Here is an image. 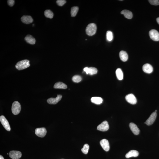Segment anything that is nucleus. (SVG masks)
<instances>
[{
  "label": "nucleus",
  "instance_id": "37",
  "mask_svg": "<svg viewBox=\"0 0 159 159\" xmlns=\"http://www.w3.org/2000/svg\"></svg>",
  "mask_w": 159,
  "mask_h": 159
},
{
  "label": "nucleus",
  "instance_id": "12",
  "mask_svg": "<svg viewBox=\"0 0 159 159\" xmlns=\"http://www.w3.org/2000/svg\"><path fill=\"white\" fill-rule=\"evenodd\" d=\"M62 96L61 95H58L55 98H50L47 100V102L50 104H55L60 101L62 98Z\"/></svg>",
  "mask_w": 159,
  "mask_h": 159
},
{
  "label": "nucleus",
  "instance_id": "36",
  "mask_svg": "<svg viewBox=\"0 0 159 159\" xmlns=\"http://www.w3.org/2000/svg\"><path fill=\"white\" fill-rule=\"evenodd\" d=\"M7 154H8V153H7Z\"/></svg>",
  "mask_w": 159,
  "mask_h": 159
},
{
  "label": "nucleus",
  "instance_id": "6",
  "mask_svg": "<svg viewBox=\"0 0 159 159\" xmlns=\"http://www.w3.org/2000/svg\"><path fill=\"white\" fill-rule=\"evenodd\" d=\"M0 121L3 126L7 131H9L11 130V128L7 120L3 115L1 116L0 117Z\"/></svg>",
  "mask_w": 159,
  "mask_h": 159
},
{
  "label": "nucleus",
  "instance_id": "3",
  "mask_svg": "<svg viewBox=\"0 0 159 159\" xmlns=\"http://www.w3.org/2000/svg\"><path fill=\"white\" fill-rule=\"evenodd\" d=\"M21 110V106L20 103L17 101H15L12 104V111L14 115H16L19 114Z\"/></svg>",
  "mask_w": 159,
  "mask_h": 159
},
{
  "label": "nucleus",
  "instance_id": "28",
  "mask_svg": "<svg viewBox=\"0 0 159 159\" xmlns=\"http://www.w3.org/2000/svg\"><path fill=\"white\" fill-rule=\"evenodd\" d=\"M97 70L95 68L91 67L89 68V74L93 75L97 74Z\"/></svg>",
  "mask_w": 159,
  "mask_h": 159
},
{
  "label": "nucleus",
  "instance_id": "18",
  "mask_svg": "<svg viewBox=\"0 0 159 159\" xmlns=\"http://www.w3.org/2000/svg\"><path fill=\"white\" fill-rule=\"evenodd\" d=\"M121 14L123 15L125 18L129 19H132L133 17L132 12L127 10H122L121 12Z\"/></svg>",
  "mask_w": 159,
  "mask_h": 159
},
{
  "label": "nucleus",
  "instance_id": "9",
  "mask_svg": "<svg viewBox=\"0 0 159 159\" xmlns=\"http://www.w3.org/2000/svg\"><path fill=\"white\" fill-rule=\"evenodd\" d=\"M125 99L128 103L132 104H136L137 99L134 95L132 94H128L125 97Z\"/></svg>",
  "mask_w": 159,
  "mask_h": 159
},
{
  "label": "nucleus",
  "instance_id": "26",
  "mask_svg": "<svg viewBox=\"0 0 159 159\" xmlns=\"http://www.w3.org/2000/svg\"><path fill=\"white\" fill-rule=\"evenodd\" d=\"M89 149V145L87 144H85L84 145L83 148L81 149L82 151L84 154H87L88 152Z\"/></svg>",
  "mask_w": 159,
  "mask_h": 159
},
{
  "label": "nucleus",
  "instance_id": "35",
  "mask_svg": "<svg viewBox=\"0 0 159 159\" xmlns=\"http://www.w3.org/2000/svg\"><path fill=\"white\" fill-rule=\"evenodd\" d=\"M157 110H156L155 112H157Z\"/></svg>",
  "mask_w": 159,
  "mask_h": 159
},
{
  "label": "nucleus",
  "instance_id": "25",
  "mask_svg": "<svg viewBox=\"0 0 159 159\" xmlns=\"http://www.w3.org/2000/svg\"><path fill=\"white\" fill-rule=\"evenodd\" d=\"M82 78L81 76L79 75H75L72 78V80L75 83H78L81 81Z\"/></svg>",
  "mask_w": 159,
  "mask_h": 159
},
{
  "label": "nucleus",
  "instance_id": "16",
  "mask_svg": "<svg viewBox=\"0 0 159 159\" xmlns=\"http://www.w3.org/2000/svg\"><path fill=\"white\" fill-rule=\"evenodd\" d=\"M119 57L121 61L125 62L127 61L128 56L127 53L124 51H121L119 53Z\"/></svg>",
  "mask_w": 159,
  "mask_h": 159
},
{
  "label": "nucleus",
  "instance_id": "11",
  "mask_svg": "<svg viewBox=\"0 0 159 159\" xmlns=\"http://www.w3.org/2000/svg\"><path fill=\"white\" fill-rule=\"evenodd\" d=\"M9 157L13 159H18L22 157L21 152L18 151H11L9 153Z\"/></svg>",
  "mask_w": 159,
  "mask_h": 159
},
{
  "label": "nucleus",
  "instance_id": "1",
  "mask_svg": "<svg viewBox=\"0 0 159 159\" xmlns=\"http://www.w3.org/2000/svg\"><path fill=\"white\" fill-rule=\"evenodd\" d=\"M30 66V61L28 60H24L17 62L15 67L18 70H21L28 68Z\"/></svg>",
  "mask_w": 159,
  "mask_h": 159
},
{
  "label": "nucleus",
  "instance_id": "7",
  "mask_svg": "<svg viewBox=\"0 0 159 159\" xmlns=\"http://www.w3.org/2000/svg\"><path fill=\"white\" fill-rule=\"evenodd\" d=\"M109 129V125L107 121H103L97 127V130L105 132L108 131Z\"/></svg>",
  "mask_w": 159,
  "mask_h": 159
},
{
  "label": "nucleus",
  "instance_id": "4",
  "mask_svg": "<svg viewBox=\"0 0 159 159\" xmlns=\"http://www.w3.org/2000/svg\"><path fill=\"white\" fill-rule=\"evenodd\" d=\"M149 34L150 38L153 41H159V33L157 30H151L149 32Z\"/></svg>",
  "mask_w": 159,
  "mask_h": 159
},
{
  "label": "nucleus",
  "instance_id": "22",
  "mask_svg": "<svg viewBox=\"0 0 159 159\" xmlns=\"http://www.w3.org/2000/svg\"><path fill=\"white\" fill-rule=\"evenodd\" d=\"M116 74L117 78L119 80H122L123 79V74L121 68H118L116 71Z\"/></svg>",
  "mask_w": 159,
  "mask_h": 159
},
{
  "label": "nucleus",
  "instance_id": "20",
  "mask_svg": "<svg viewBox=\"0 0 159 159\" xmlns=\"http://www.w3.org/2000/svg\"><path fill=\"white\" fill-rule=\"evenodd\" d=\"M55 89H66L67 86L65 84L61 82H58L55 83L54 86Z\"/></svg>",
  "mask_w": 159,
  "mask_h": 159
},
{
  "label": "nucleus",
  "instance_id": "33",
  "mask_svg": "<svg viewBox=\"0 0 159 159\" xmlns=\"http://www.w3.org/2000/svg\"><path fill=\"white\" fill-rule=\"evenodd\" d=\"M157 23L159 25V17L157 18Z\"/></svg>",
  "mask_w": 159,
  "mask_h": 159
},
{
  "label": "nucleus",
  "instance_id": "2",
  "mask_svg": "<svg viewBox=\"0 0 159 159\" xmlns=\"http://www.w3.org/2000/svg\"><path fill=\"white\" fill-rule=\"evenodd\" d=\"M97 26L95 24L90 23L88 25L86 28V34L89 36H92L95 34L97 31Z\"/></svg>",
  "mask_w": 159,
  "mask_h": 159
},
{
  "label": "nucleus",
  "instance_id": "27",
  "mask_svg": "<svg viewBox=\"0 0 159 159\" xmlns=\"http://www.w3.org/2000/svg\"><path fill=\"white\" fill-rule=\"evenodd\" d=\"M106 38L107 40L109 41H112L113 39V33L110 31H108L107 32Z\"/></svg>",
  "mask_w": 159,
  "mask_h": 159
},
{
  "label": "nucleus",
  "instance_id": "13",
  "mask_svg": "<svg viewBox=\"0 0 159 159\" xmlns=\"http://www.w3.org/2000/svg\"><path fill=\"white\" fill-rule=\"evenodd\" d=\"M21 20L26 24H29L33 22V19L31 16L29 15H23L21 18Z\"/></svg>",
  "mask_w": 159,
  "mask_h": 159
},
{
  "label": "nucleus",
  "instance_id": "17",
  "mask_svg": "<svg viewBox=\"0 0 159 159\" xmlns=\"http://www.w3.org/2000/svg\"><path fill=\"white\" fill-rule=\"evenodd\" d=\"M25 40L27 43L31 44H35L36 40L31 35H28L25 37Z\"/></svg>",
  "mask_w": 159,
  "mask_h": 159
},
{
  "label": "nucleus",
  "instance_id": "8",
  "mask_svg": "<svg viewBox=\"0 0 159 159\" xmlns=\"http://www.w3.org/2000/svg\"><path fill=\"white\" fill-rule=\"evenodd\" d=\"M157 116V112H153L146 121L145 123L146 124L148 125H150L152 124L155 121Z\"/></svg>",
  "mask_w": 159,
  "mask_h": 159
},
{
  "label": "nucleus",
  "instance_id": "29",
  "mask_svg": "<svg viewBox=\"0 0 159 159\" xmlns=\"http://www.w3.org/2000/svg\"><path fill=\"white\" fill-rule=\"evenodd\" d=\"M56 3L59 6H62L66 3V1L64 0H58L57 1Z\"/></svg>",
  "mask_w": 159,
  "mask_h": 159
},
{
  "label": "nucleus",
  "instance_id": "5",
  "mask_svg": "<svg viewBox=\"0 0 159 159\" xmlns=\"http://www.w3.org/2000/svg\"><path fill=\"white\" fill-rule=\"evenodd\" d=\"M35 132L37 136L42 138L45 136L46 134L47 130L44 128H38L35 130Z\"/></svg>",
  "mask_w": 159,
  "mask_h": 159
},
{
  "label": "nucleus",
  "instance_id": "31",
  "mask_svg": "<svg viewBox=\"0 0 159 159\" xmlns=\"http://www.w3.org/2000/svg\"><path fill=\"white\" fill-rule=\"evenodd\" d=\"M8 3L9 6L12 7L14 4L15 1L14 0H8Z\"/></svg>",
  "mask_w": 159,
  "mask_h": 159
},
{
  "label": "nucleus",
  "instance_id": "34",
  "mask_svg": "<svg viewBox=\"0 0 159 159\" xmlns=\"http://www.w3.org/2000/svg\"><path fill=\"white\" fill-rule=\"evenodd\" d=\"M0 159H4V158L1 155H0Z\"/></svg>",
  "mask_w": 159,
  "mask_h": 159
},
{
  "label": "nucleus",
  "instance_id": "15",
  "mask_svg": "<svg viewBox=\"0 0 159 159\" xmlns=\"http://www.w3.org/2000/svg\"><path fill=\"white\" fill-rule=\"evenodd\" d=\"M131 130L135 135L139 134L140 130L137 125L133 123H131L129 125Z\"/></svg>",
  "mask_w": 159,
  "mask_h": 159
},
{
  "label": "nucleus",
  "instance_id": "30",
  "mask_svg": "<svg viewBox=\"0 0 159 159\" xmlns=\"http://www.w3.org/2000/svg\"><path fill=\"white\" fill-rule=\"evenodd\" d=\"M148 1L152 5H159V2L158 0H149Z\"/></svg>",
  "mask_w": 159,
  "mask_h": 159
},
{
  "label": "nucleus",
  "instance_id": "23",
  "mask_svg": "<svg viewBox=\"0 0 159 159\" xmlns=\"http://www.w3.org/2000/svg\"><path fill=\"white\" fill-rule=\"evenodd\" d=\"M44 15L46 17L52 19L53 17L54 14L50 10H47L44 12Z\"/></svg>",
  "mask_w": 159,
  "mask_h": 159
},
{
  "label": "nucleus",
  "instance_id": "24",
  "mask_svg": "<svg viewBox=\"0 0 159 159\" xmlns=\"http://www.w3.org/2000/svg\"><path fill=\"white\" fill-rule=\"evenodd\" d=\"M79 8L78 7L75 6L72 7L71 8V16L75 17L76 16L79 10Z\"/></svg>",
  "mask_w": 159,
  "mask_h": 159
},
{
  "label": "nucleus",
  "instance_id": "10",
  "mask_svg": "<svg viewBox=\"0 0 159 159\" xmlns=\"http://www.w3.org/2000/svg\"><path fill=\"white\" fill-rule=\"evenodd\" d=\"M100 144L105 151H108L110 150V146L108 141L104 139L100 141Z\"/></svg>",
  "mask_w": 159,
  "mask_h": 159
},
{
  "label": "nucleus",
  "instance_id": "21",
  "mask_svg": "<svg viewBox=\"0 0 159 159\" xmlns=\"http://www.w3.org/2000/svg\"><path fill=\"white\" fill-rule=\"evenodd\" d=\"M91 100L92 103L97 105L101 104L103 101V99L101 97H92Z\"/></svg>",
  "mask_w": 159,
  "mask_h": 159
},
{
  "label": "nucleus",
  "instance_id": "32",
  "mask_svg": "<svg viewBox=\"0 0 159 159\" xmlns=\"http://www.w3.org/2000/svg\"><path fill=\"white\" fill-rule=\"evenodd\" d=\"M84 71L85 72L86 74H89V68L86 67L83 69Z\"/></svg>",
  "mask_w": 159,
  "mask_h": 159
},
{
  "label": "nucleus",
  "instance_id": "14",
  "mask_svg": "<svg viewBox=\"0 0 159 159\" xmlns=\"http://www.w3.org/2000/svg\"><path fill=\"white\" fill-rule=\"evenodd\" d=\"M143 71L146 73L150 74L153 71V68L151 65L149 64H145L143 67Z\"/></svg>",
  "mask_w": 159,
  "mask_h": 159
},
{
  "label": "nucleus",
  "instance_id": "19",
  "mask_svg": "<svg viewBox=\"0 0 159 159\" xmlns=\"http://www.w3.org/2000/svg\"><path fill=\"white\" fill-rule=\"evenodd\" d=\"M139 155L138 152L136 150H132L127 153L125 157L128 158L132 157H136L138 156Z\"/></svg>",
  "mask_w": 159,
  "mask_h": 159
}]
</instances>
